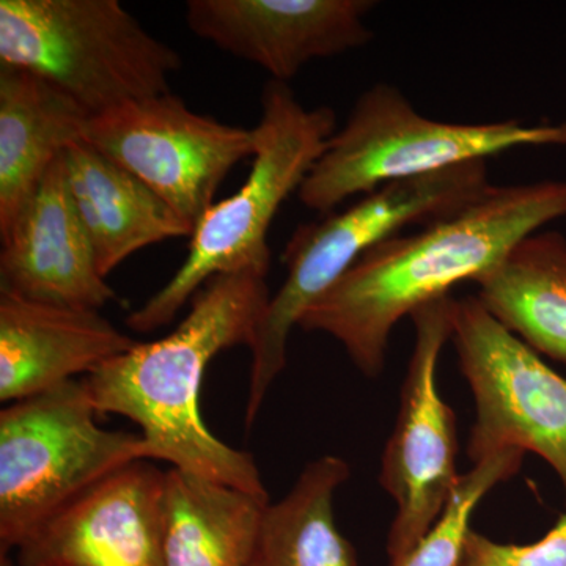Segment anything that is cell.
Instances as JSON below:
<instances>
[{"label":"cell","mask_w":566,"mask_h":566,"mask_svg":"<svg viewBox=\"0 0 566 566\" xmlns=\"http://www.w3.org/2000/svg\"><path fill=\"white\" fill-rule=\"evenodd\" d=\"M564 218L566 181L491 185L463 210L364 253L300 327L331 335L360 374L376 378L405 316L449 296L458 283L474 282L523 238Z\"/></svg>","instance_id":"obj_1"},{"label":"cell","mask_w":566,"mask_h":566,"mask_svg":"<svg viewBox=\"0 0 566 566\" xmlns=\"http://www.w3.org/2000/svg\"><path fill=\"white\" fill-rule=\"evenodd\" d=\"M270 301L266 275L251 270L216 275L193 294L172 333L137 342L82 378L96 411L136 423L148 460L268 495L251 453L227 446L205 423L200 389L219 353L238 345L251 348Z\"/></svg>","instance_id":"obj_2"},{"label":"cell","mask_w":566,"mask_h":566,"mask_svg":"<svg viewBox=\"0 0 566 566\" xmlns=\"http://www.w3.org/2000/svg\"><path fill=\"white\" fill-rule=\"evenodd\" d=\"M490 186L488 161L465 163L442 172L390 182L344 211L297 227L282 253L289 273L271 296L251 346L245 427L255 422L271 386L285 370L293 327L300 326L305 312L364 253L406 229L428 226L463 210Z\"/></svg>","instance_id":"obj_3"},{"label":"cell","mask_w":566,"mask_h":566,"mask_svg":"<svg viewBox=\"0 0 566 566\" xmlns=\"http://www.w3.org/2000/svg\"><path fill=\"white\" fill-rule=\"evenodd\" d=\"M262 107V118L253 128L256 151L248 180L229 199L205 212L180 270L126 318L134 333H153L172 323L193 294L216 275L244 270L268 275V233L275 214L294 191H300L338 128L331 107L307 109L285 82H268Z\"/></svg>","instance_id":"obj_4"},{"label":"cell","mask_w":566,"mask_h":566,"mask_svg":"<svg viewBox=\"0 0 566 566\" xmlns=\"http://www.w3.org/2000/svg\"><path fill=\"white\" fill-rule=\"evenodd\" d=\"M0 65L43 77L93 117L170 92L182 61L118 0H0Z\"/></svg>","instance_id":"obj_5"},{"label":"cell","mask_w":566,"mask_h":566,"mask_svg":"<svg viewBox=\"0 0 566 566\" xmlns=\"http://www.w3.org/2000/svg\"><path fill=\"white\" fill-rule=\"evenodd\" d=\"M566 145V122L450 123L424 117L394 85L379 82L357 98L348 120L331 137L297 196L329 214L354 196L521 147Z\"/></svg>","instance_id":"obj_6"},{"label":"cell","mask_w":566,"mask_h":566,"mask_svg":"<svg viewBox=\"0 0 566 566\" xmlns=\"http://www.w3.org/2000/svg\"><path fill=\"white\" fill-rule=\"evenodd\" d=\"M84 379L0 411V547L18 549L44 523L137 461L140 434L96 422Z\"/></svg>","instance_id":"obj_7"},{"label":"cell","mask_w":566,"mask_h":566,"mask_svg":"<svg viewBox=\"0 0 566 566\" xmlns=\"http://www.w3.org/2000/svg\"><path fill=\"white\" fill-rule=\"evenodd\" d=\"M474 397L472 464L505 450L535 453L566 491V379L505 329L475 296L453 303L452 338Z\"/></svg>","instance_id":"obj_8"},{"label":"cell","mask_w":566,"mask_h":566,"mask_svg":"<svg viewBox=\"0 0 566 566\" xmlns=\"http://www.w3.org/2000/svg\"><path fill=\"white\" fill-rule=\"evenodd\" d=\"M453 303L449 294L411 315L415 348L379 472L382 490L395 504L386 543L390 560L408 553L433 527L461 479L455 412L438 386L439 357L452 338Z\"/></svg>","instance_id":"obj_9"},{"label":"cell","mask_w":566,"mask_h":566,"mask_svg":"<svg viewBox=\"0 0 566 566\" xmlns=\"http://www.w3.org/2000/svg\"><path fill=\"white\" fill-rule=\"evenodd\" d=\"M82 142L144 181L193 230L230 170L256 151L255 129L197 114L170 92L93 115Z\"/></svg>","instance_id":"obj_10"},{"label":"cell","mask_w":566,"mask_h":566,"mask_svg":"<svg viewBox=\"0 0 566 566\" xmlns=\"http://www.w3.org/2000/svg\"><path fill=\"white\" fill-rule=\"evenodd\" d=\"M371 0H189L193 35L289 82L316 59L359 50L374 40L365 17Z\"/></svg>","instance_id":"obj_11"},{"label":"cell","mask_w":566,"mask_h":566,"mask_svg":"<svg viewBox=\"0 0 566 566\" xmlns=\"http://www.w3.org/2000/svg\"><path fill=\"white\" fill-rule=\"evenodd\" d=\"M164 475L137 461L51 517L20 547V566H167Z\"/></svg>","instance_id":"obj_12"},{"label":"cell","mask_w":566,"mask_h":566,"mask_svg":"<svg viewBox=\"0 0 566 566\" xmlns=\"http://www.w3.org/2000/svg\"><path fill=\"white\" fill-rule=\"evenodd\" d=\"M0 240V293L95 312L117 301L77 214L63 155Z\"/></svg>","instance_id":"obj_13"},{"label":"cell","mask_w":566,"mask_h":566,"mask_svg":"<svg viewBox=\"0 0 566 566\" xmlns=\"http://www.w3.org/2000/svg\"><path fill=\"white\" fill-rule=\"evenodd\" d=\"M136 344L99 312L0 293V401L14 403L91 375Z\"/></svg>","instance_id":"obj_14"},{"label":"cell","mask_w":566,"mask_h":566,"mask_svg":"<svg viewBox=\"0 0 566 566\" xmlns=\"http://www.w3.org/2000/svg\"><path fill=\"white\" fill-rule=\"evenodd\" d=\"M63 163L103 277L140 249L192 237L191 223L163 197L85 142L70 145Z\"/></svg>","instance_id":"obj_15"},{"label":"cell","mask_w":566,"mask_h":566,"mask_svg":"<svg viewBox=\"0 0 566 566\" xmlns=\"http://www.w3.org/2000/svg\"><path fill=\"white\" fill-rule=\"evenodd\" d=\"M88 118L51 82L0 65V234L9 230L52 164L82 140Z\"/></svg>","instance_id":"obj_16"},{"label":"cell","mask_w":566,"mask_h":566,"mask_svg":"<svg viewBox=\"0 0 566 566\" xmlns=\"http://www.w3.org/2000/svg\"><path fill=\"white\" fill-rule=\"evenodd\" d=\"M475 297L535 353L566 364V238L536 230L474 281Z\"/></svg>","instance_id":"obj_17"},{"label":"cell","mask_w":566,"mask_h":566,"mask_svg":"<svg viewBox=\"0 0 566 566\" xmlns=\"http://www.w3.org/2000/svg\"><path fill=\"white\" fill-rule=\"evenodd\" d=\"M270 495L170 469L164 475L167 566H249Z\"/></svg>","instance_id":"obj_18"},{"label":"cell","mask_w":566,"mask_h":566,"mask_svg":"<svg viewBox=\"0 0 566 566\" xmlns=\"http://www.w3.org/2000/svg\"><path fill=\"white\" fill-rule=\"evenodd\" d=\"M349 475L340 457L305 465L292 491L264 509L249 566H357L334 513V495Z\"/></svg>","instance_id":"obj_19"},{"label":"cell","mask_w":566,"mask_h":566,"mask_svg":"<svg viewBox=\"0 0 566 566\" xmlns=\"http://www.w3.org/2000/svg\"><path fill=\"white\" fill-rule=\"evenodd\" d=\"M524 455L517 450L497 452L461 474L433 527L408 553L390 560L389 566H460L476 506L495 486L520 472Z\"/></svg>","instance_id":"obj_20"},{"label":"cell","mask_w":566,"mask_h":566,"mask_svg":"<svg viewBox=\"0 0 566 566\" xmlns=\"http://www.w3.org/2000/svg\"><path fill=\"white\" fill-rule=\"evenodd\" d=\"M460 566H566V513L531 545H504L471 531Z\"/></svg>","instance_id":"obj_21"},{"label":"cell","mask_w":566,"mask_h":566,"mask_svg":"<svg viewBox=\"0 0 566 566\" xmlns=\"http://www.w3.org/2000/svg\"><path fill=\"white\" fill-rule=\"evenodd\" d=\"M0 566H13V564H11L9 557H6V554H2V556H0Z\"/></svg>","instance_id":"obj_22"}]
</instances>
